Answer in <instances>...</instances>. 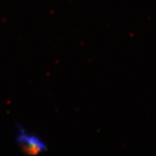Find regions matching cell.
<instances>
[{"instance_id": "cell-1", "label": "cell", "mask_w": 156, "mask_h": 156, "mask_svg": "<svg viewBox=\"0 0 156 156\" xmlns=\"http://www.w3.org/2000/svg\"><path fill=\"white\" fill-rule=\"evenodd\" d=\"M16 142L25 153L30 155H38L46 151L45 142L38 136L25 132L22 126H17Z\"/></svg>"}]
</instances>
